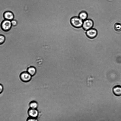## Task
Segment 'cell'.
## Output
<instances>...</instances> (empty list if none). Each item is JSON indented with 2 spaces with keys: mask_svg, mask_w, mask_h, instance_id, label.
<instances>
[{
  "mask_svg": "<svg viewBox=\"0 0 121 121\" xmlns=\"http://www.w3.org/2000/svg\"><path fill=\"white\" fill-rule=\"evenodd\" d=\"M83 22V21L78 17H73L70 20L71 25L73 27L76 28H79L82 27Z\"/></svg>",
  "mask_w": 121,
  "mask_h": 121,
  "instance_id": "cell-1",
  "label": "cell"
},
{
  "mask_svg": "<svg viewBox=\"0 0 121 121\" xmlns=\"http://www.w3.org/2000/svg\"><path fill=\"white\" fill-rule=\"evenodd\" d=\"M94 25L93 21L90 19H86L83 21L82 27L86 31L92 28Z\"/></svg>",
  "mask_w": 121,
  "mask_h": 121,
  "instance_id": "cell-2",
  "label": "cell"
},
{
  "mask_svg": "<svg viewBox=\"0 0 121 121\" xmlns=\"http://www.w3.org/2000/svg\"><path fill=\"white\" fill-rule=\"evenodd\" d=\"M12 26L11 21L7 20L5 19L3 21L1 24L2 29L5 31L9 30L11 28Z\"/></svg>",
  "mask_w": 121,
  "mask_h": 121,
  "instance_id": "cell-3",
  "label": "cell"
},
{
  "mask_svg": "<svg viewBox=\"0 0 121 121\" xmlns=\"http://www.w3.org/2000/svg\"><path fill=\"white\" fill-rule=\"evenodd\" d=\"M32 76L27 71L22 72L19 75L21 80L24 82H27L30 81L31 79Z\"/></svg>",
  "mask_w": 121,
  "mask_h": 121,
  "instance_id": "cell-4",
  "label": "cell"
},
{
  "mask_svg": "<svg viewBox=\"0 0 121 121\" xmlns=\"http://www.w3.org/2000/svg\"><path fill=\"white\" fill-rule=\"evenodd\" d=\"M86 34L88 38L93 39L97 36L98 32L96 29L92 28L86 31Z\"/></svg>",
  "mask_w": 121,
  "mask_h": 121,
  "instance_id": "cell-5",
  "label": "cell"
},
{
  "mask_svg": "<svg viewBox=\"0 0 121 121\" xmlns=\"http://www.w3.org/2000/svg\"><path fill=\"white\" fill-rule=\"evenodd\" d=\"M28 113L29 117L36 118L38 115V112L36 109L30 108L28 110Z\"/></svg>",
  "mask_w": 121,
  "mask_h": 121,
  "instance_id": "cell-6",
  "label": "cell"
},
{
  "mask_svg": "<svg viewBox=\"0 0 121 121\" xmlns=\"http://www.w3.org/2000/svg\"><path fill=\"white\" fill-rule=\"evenodd\" d=\"M113 93L117 96H121V86L117 85L114 86L112 88Z\"/></svg>",
  "mask_w": 121,
  "mask_h": 121,
  "instance_id": "cell-7",
  "label": "cell"
},
{
  "mask_svg": "<svg viewBox=\"0 0 121 121\" xmlns=\"http://www.w3.org/2000/svg\"><path fill=\"white\" fill-rule=\"evenodd\" d=\"M3 16L5 19L10 21L13 19L14 18L13 13L9 11L5 12Z\"/></svg>",
  "mask_w": 121,
  "mask_h": 121,
  "instance_id": "cell-8",
  "label": "cell"
},
{
  "mask_svg": "<svg viewBox=\"0 0 121 121\" xmlns=\"http://www.w3.org/2000/svg\"><path fill=\"white\" fill-rule=\"evenodd\" d=\"M27 72L31 76H32L35 74L36 70L35 68L34 67L30 66L27 68Z\"/></svg>",
  "mask_w": 121,
  "mask_h": 121,
  "instance_id": "cell-9",
  "label": "cell"
},
{
  "mask_svg": "<svg viewBox=\"0 0 121 121\" xmlns=\"http://www.w3.org/2000/svg\"><path fill=\"white\" fill-rule=\"evenodd\" d=\"M88 16V14L86 12L84 11H82L79 13L78 17L84 21L87 19Z\"/></svg>",
  "mask_w": 121,
  "mask_h": 121,
  "instance_id": "cell-10",
  "label": "cell"
},
{
  "mask_svg": "<svg viewBox=\"0 0 121 121\" xmlns=\"http://www.w3.org/2000/svg\"><path fill=\"white\" fill-rule=\"evenodd\" d=\"M29 106L30 108L36 109L38 106V104L37 103L34 101L30 102L29 104Z\"/></svg>",
  "mask_w": 121,
  "mask_h": 121,
  "instance_id": "cell-11",
  "label": "cell"
},
{
  "mask_svg": "<svg viewBox=\"0 0 121 121\" xmlns=\"http://www.w3.org/2000/svg\"><path fill=\"white\" fill-rule=\"evenodd\" d=\"M114 28L115 30L117 31H121V24L119 23H116L114 25Z\"/></svg>",
  "mask_w": 121,
  "mask_h": 121,
  "instance_id": "cell-12",
  "label": "cell"
},
{
  "mask_svg": "<svg viewBox=\"0 0 121 121\" xmlns=\"http://www.w3.org/2000/svg\"><path fill=\"white\" fill-rule=\"evenodd\" d=\"M5 39V37L4 35H0V45L4 43Z\"/></svg>",
  "mask_w": 121,
  "mask_h": 121,
  "instance_id": "cell-13",
  "label": "cell"
},
{
  "mask_svg": "<svg viewBox=\"0 0 121 121\" xmlns=\"http://www.w3.org/2000/svg\"><path fill=\"white\" fill-rule=\"evenodd\" d=\"M26 121H38L36 118L29 117L27 119Z\"/></svg>",
  "mask_w": 121,
  "mask_h": 121,
  "instance_id": "cell-14",
  "label": "cell"
},
{
  "mask_svg": "<svg viewBox=\"0 0 121 121\" xmlns=\"http://www.w3.org/2000/svg\"><path fill=\"white\" fill-rule=\"evenodd\" d=\"M11 21L12 26H16L17 24V21L13 19Z\"/></svg>",
  "mask_w": 121,
  "mask_h": 121,
  "instance_id": "cell-15",
  "label": "cell"
},
{
  "mask_svg": "<svg viewBox=\"0 0 121 121\" xmlns=\"http://www.w3.org/2000/svg\"><path fill=\"white\" fill-rule=\"evenodd\" d=\"M4 89V87L3 85L0 83V94L3 92Z\"/></svg>",
  "mask_w": 121,
  "mask_h": 121,
  "instance_id": "cell-16",
  "label": "cell"
}]
</instances>
